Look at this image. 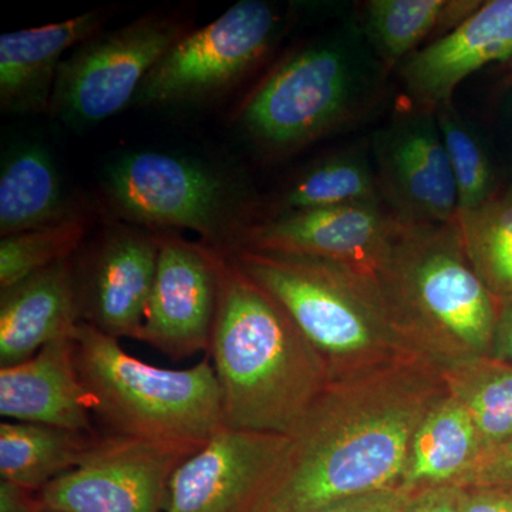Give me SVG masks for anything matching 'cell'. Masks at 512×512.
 <instances>
[{
  "instance_id": "cell-17",
  "label": "cell",
  "mask_w": 512,
  "mask_h": 512,
  "mask_svg": "<svg viewBox=\"0 0 512 512\" xmlns=\"http://www.w3.org/2000/svg\"><path fill=\"white\" fill-rule=\"evenodd\" d=\"M0 416L97 433L89 393L77 369L73 336L53 340L19 365L0 367Z\"/></svg>"
},
{
  "instance_id": "cell-24",
  "label": "cell",
  "mask_w": 512,
  "mask_h": 512,
  "mask_svg": "<svg viewBox=\"0 0 512 512\" xmlns=\"http://www.w3.org/2000/svg\"><path fill=\"white\" fill-rule=\"evenodd\" d=\"M372 163L365 151L356 148L320 158L289 181L276 212L382 204Z\"/></svg>"
},
{
  "instance_id": "cell-12",
  "label": "cell",
  "mask_w": 512,
  "mask_h": 512,
  "mask_svg": "<svg viewBox=\"0 0 512 512\" xmlns=\"http://www.w3.org/2000/svg\"><path fill=\"white\" fill-rule=\"evenodd\" d=\"M291 437L224 427L175 470L163 512H259Z\"/></svg>"
},
{
  "instance_id": "cell-11",
  "label": "cell",
  "mask_w": 512,
  "mask_h": 512,
  "mask_svg": "<svg viewBox=\"0 0 512 512\" xmlns=\"http://www.w3.org/2000/svg\"><path fill=\"white\" fill-rule=\"evenodd\" d=\"M383 204L406 224H456V181L436 111L410 107L372 141Z\"/></svg>"
},
{
  "instance_id": "cell-1",
  "label": "cell",
  "mask_w": 512,
  "mask_h": 512,
  "mask_svg": "<svg viewBox=\"0 0 512 512\" xmlns=\"http://www.w3.org/2000/svg\"><path fill=\"white\" fill-rule=\"evenodd\" d=\"M447 393L441 369L421 356L333 380L291 437L259 512H305L399 487L410 444Z\"/></svg>"
},
{
  "instance_id": "cell-5",
  "label": "cell",
  "mask_w": 512,
  "mask_h": 512,
  "mask_svg": "<svg viewBox=\"0 0 512 512\" xmlns=\"http://www.w3.org/2000/svg\"><path fill=\"white\" fill-rule=\"evenodd\" d=\"M73 340L80 379L104 433L202 447L224 429L210 360L184 370L150 366L82 322Z\"/></svg>"
},
{
  "instance_id": "cell-18",
  "label": "cell",
  "mask_w": 512,
  "mask_h": 512,
  "mask_svg": "<svg viewBox=\"0 0 512 512\" xmlns=\"http://www.w3.org/2000/svg\"><path fill=\"white\" fill-rule=\"evenodd\" d=\"M107 10L0 36V107L6 113L49 111L63 56L103 28Z\"/></svg>"
},
{
  "instance_id": "cell-10",
  "label": "cell",
  "mask_w": 512,
  "mask_h": 512,
  "mask_svg": "<svg viewBox=\"0 0 512 512\" xmlns=\"http://www.w3.org/2000/svg\"><path fill=\"white\" fill-rule=\"evenodd\" d=\"M200 448L101 431L79 466L37 497L55 512H163L175 470Z\"/></svg>"
},
{
  "instance_id": "cell-3",
  "label": "cell",
  "mask_w": 512,
  "mask_h": 512,
  "mask_svg": "<svg viewBox=\"0 0 512 512\" xmlns=\"http://www.w3.org/2000/svg\"><path fill=\"white\" fill-rule=\"evenodd\" d=\"M373 272L417 355L439 367L491 355L500 302L474 271L456 224L396 218Z\"/></svg>"
},
{
  "instance_id": "cell-2",
  "label": "cell",
  "mask_w": 512,
  "mask_h": 512,
  "mask_svg": "<svg viewBox=\"0 0 512 512\" xmlns=\"http://www.w3.org/2000/svg\"><path fill=\"white\" fill-rule=\"evenodd\" d=\"M208 352L228 429L292 437L330 384L322 357L281 303L225 252Z\"/></svg>"
},
{
  "instance_id": "cell-27",
  "label": "cell",
  "mask_w": 512,
  "mask_h": 512,
  "mask_svg": "<svg viewBox=\"0 0 512 512\" xmlns=\"http://www.w3.org/2000/svg\"><path fill=\"white\" fill-rule=\"evenodd\" d=\"M434 111L456 181L458 215L477 210L497 195L490 157L481 138L453 104H441Z\"/></svg>"
},
{
  "instance_id": "cell-6",
  "label": "cell",
  "mask_w": 512,
  "mask_h": 512,
  "mask_svg": "<svg viewBox=\"0 0 512 512\" xmlns=\"http://www.w3.org/2000/svg\"><path fill=\"white\" fill-rule=\"evenodd\" d=\"M365 42L348 30L286 57L239 110L251 143L266 157L289 156L360 119L384 69Z\"/></svg>"
},
{
  "instance_id": "cell-30",
  "label": "cell",
  "mask_w": 512,
  "mask_h": 512,
  "mask_svg": "<svg viewBox=\"0 0 512 512\" xmlns=\"http://www.w3.org/2000/svg\"><path fill=\"white\" fill-rule=\"evenodd\" d=\"M414 494L412 490L399 485L305 512H404Z\"/></svg>"
},
{
  "instance_id": "cell-8",
  "label": "cell",
  "mask_w": 512,
  "mask_h": 512,
  "mask_svg": "<svg viewBox=\"0 0 512 512\" xmlns=\"http://www.w3.org/2000/svg\"><path fill=\"white\" fill-rule=\"evenodd\" d=\"M190 30L185 20L165 15L100 30L64 57L50 114L73 130H86L133 106L147 74Z\"/></svg>"
},
{
  "instance_id": "cell-4",
  "label": "cell",
  "mask_w": 512,
  "mask_h": 512,
  "mask_svg": "<svg viewBox=\"0 0 512 512\" xmlns=\"http://www.w3.org/2000/svg\"><path fill=\"white\" fill-rule=\"evenodd\" d=\"M239 268L274 296L333 380L419 356L397 328L375 272L316 256L239 248Z\"/></svg>"
},
{
  "instance_id": "cell-19",
  "label": "cell",
  "mask_w": 512,
  "mask_h": 512,
  "mask_svg": "<svg viewBox=\"0 0 512 512\" xmlns=\"http://www.w3.org/2000/svg\"><path fill=\"white\" fill-rule=\"evenodd\" d=\"M73 258L0 289V367L19 365L79 325Z\"/></svg>"
},
{
  "instance_id": "cell-7",
  "label": "cell",
  "mask_w": 512,
  "mask_h": 512,
  "mask_svg": "<svg viewBox=\"0 0 512 512\" xmlns=\"http://www.w3.org/2000/svg\"><path fill=\"white\" fill-rule=\"evenodd\" d=\"M103 195L117 217L147 231L191 229L208 247L231 254L255 221L245 191L194 158L130 151L114 158Z\"/></svg>"
},
{
  "instance_id": "cell-35",
  "label": "cell",
  "mask_w": 512,
  "mask_h": 512,
  "mask_svg": "<svg viewBox=\"0 0 512 512\" xmlns=\"http://www.w3.org/2000/svg\"><path fill=\"white\" fill-rule=\"evenodd\" d=\"M40 512H55V511L46 510V508H45V507H43V510H42V511H40Z\"/></svg>"
},
{
  "instance_id": "cell-20",
  "label": "cell",
  "mask_w": 512,
  "mask_h": 512,
  "mask_svg": "<svg viewBox=\"0 0 512 512\" xmlns=\"http://www.w3.org/2000/svg\"><path fill=\"white\" fill-rule=\"evenodd\" d=\"M84 218L70 200L45 147L20 144L3 156L0 170V235L22 234Z\"/></svg>"
},
{
  "instance_id": "cell-25",
  "label": "cell",
  "mask_w": 512,
  "mask_h": 512,
  "mask_svg": "<svg viewBox=\"0 0 512 512\" xmlns=\"http://www.w3.org/2000/svg\"><path fill=\"white\" fill-rule=\"evenodd\" d=\"M447 392L466 407L484 450L512 440V366L491 356L440 367Z\"/></svg>"
},
{
  "instance_id": "cell-15",
  "label": "cell",
  "mask_w": 512,
  "mask_h": 512,
  "mask_svg": "<svg viewBox=\"0 0 512 512\" xmlns=\"http://www.w3.org/2000/svg\"><path fill=\"white\" fill-rule=\"evenodd\" d=\"M394 221L382 204L275 212L252 224L239 248L316 256L373 272L386 251Z\"/></svg>"
},
{
  "instance_id": "cell-29",
  "label": "cell",
  "mask_w": 512,
  "mask_h": 512,
  "mask_svg": "<svg viewBox=\"0 0 512 512\" xmlns=\"http://www.w3.org/2000/svg\"><path fill=\"white\" fill-rule=\"evenodd\" d=\"M456 485L512 488V440L484 450Z\"/></svg>"
},
{
  "instance_id": "cell-26",
  "label": "cell",
  "mask_w": 512,
  "mask_h": 512,
  "mask_svg": "<svg viewBox=\"0 0 512 512\" xmlns=\"http://www.w3.org/2000/svg\"><path fill=\"white\" fill-rule=\"evenodd\" d=\"M461 241L474 271L498 302L512 299V191L458 215Z\"/></svg>"
},
{
  "instance_id": "cell-13",
  "label": "cell",
  "mask_w": 512,
  "mask_h": 512,
  "mask_svg": "<svg viewBox=\"0 0 512 512\" xmlns=\"http://www.w3.org/2000/svg\"><path fill=\"white\" fill-rule=\"evenodd\" d=\"M157 232L113 225L73 256L80 322L119 340H140L156 279Z\"/></svg>"
},
{
  "instance_id": "cell-33",
  "label": "cell",
  "mask_w": 512,
  "mask_h": 512,
  "mask_svg": "<svg viewBox=\"0 0 512 512\" xmlns=\"http://www.w3.org/2000/svg\"><path fill=\"white\" fill-rule=\"evenodd\" d=\"M43 505L35 491L0 480V512H40Z\"/></svg>"
},
{
  "instance_id": "cell-34",
  "label": "cell",
  "mask_w": 512,
  "mask_h": 512,
  "mask_svg": "<svg viewBox=\"0 0 512 512\" xmlns=\"http://www.w3.org/2000/svg\"><path fill=\"white\" fill-rule=\"evenodd\" d=\"M490 356L512 366V299L500 302Z\"/></svg>"
},
{
  "instance_id": "cell-14",
  "label": "cell",
  "mask_w": 512,
  "mask_h": 512,
  "mask_svg": "<svg viewBox=\"0 0 512 512\" xmlns=\"http://www.w3.org/2000/svg\"><path fill=\"white\" fill-rule=\"evenodd\" d=\"M140 340L173 359L210 350L224 252L165 232Z\"/></svg>"
},
{
  "instance_id": "cell-16",
  "label": "cell",
  "mask_w": 512,
  "mask_h": 512,
  "mask_svg": "<svg viewBox=\"0 0 512 512\" xmlns=\"http://www.w3.org/2000/svg\"><path fill=\"white\" fill-rule=\"evenodd\" d=\"M512 57V0L484 2L448 35L400 64V79L414 106L436 110L451 103L458 84L481 67Z\"/></svg>"
},
{
  "instance_id": "cell-22",
  "label": "cell",
  "mask_w": 512,
  "mask_h": 512,
  "mask_svg": "<svg viewBox=\"0 0 512 512\" xmlns=\"http://www.w3.org/2000/svg\"><path fill=\"white\" fill-rule=\"evenodd\" d=\"M477 0H370L363 10V36L384 69L416 52L433 33L448 35L476 13Z\"/></svg>"
},
{
  "instance_id": "cell-23",
  "label": "cell",
  "mask_w": 512,
  "mask_h": 512,
  "mask_svg": "<svg viewBox=\"0 0 512 512\" xmlns=\"http://www.w3.org/2000/svg\"><path fill=\"white\" fill-rule=\"evenodd\" d=\"M97 433H82L43 424L0 423V480L39 493L79 466Z\"/></svg>"
},
{
  "instance_id": "cell-31",
  "label": "cell",
  "mask_w": 512,
  "mask_h": 512,
  "mask_svg": "<svg viewBox=\"0 0 512 512\" xmlns=\"http://www.w3.org/2000/svg\"><path fill=\"white\" fill-rule=\"evenodd\" d=\"M460 512H512V488H461Z\"/></svg>"
},
{
  "instance_id": "cell-32",
  "label": "cell",
  "mask_w": 512,
  "mask_h": 512,
  "mask_svg": "<svg viewBox=\"0 0 512 512\" xmlns=\"http://www.w3.org/2000/svg\"><path fill=\"white\" fill-rule=\"evenodd\" d=\"M461 487L441 485L413 495L404 512H460Z\"/></svg>"
},
{
  "instance_id": "cell-21",
  "label": "cell",
  "mask_w": 512,
  "mask_h": 512,
  "mask_svg": "<svg viewBox=\"0 0 512 512\" xmlns=\"http://www.w3.org/2000/svg\"><path fill=\"white\" fill-rule=\"evenodd\" d=\"M483 451V440L470 413L447 392L417 427L400 485L413 493L456 485Z\"/></svg>"
},
{
  "instance_id": "cell-28",
  "label": "cell",
  "mask_w": 512,
  "mask_h": 512,
  "mask_svg": "<svg viewBox=\"0 0 512 512\" xmlns=\"http://www.w3.org/2000/svg\"><path fill=\"white\" fill-rule=\"evenodd\" d=\"M86 218L9 235L0 241V289L73 258L86 238Z\"/></svg>"
},
{
  "instance_id": "cell-9",
  "label": "cell",
  "mask_w": 512,
  "mask_h": 512,
  "mask_svg": "<svg viewBox=\"0 0 512 512\" xmlns=\"http://www.w3.org/2000/svg\"><path fill=\"white\" fill-rule=\"evenodd\" d=\"M279 28L281 18L271 3H235L214 22L190 30L161 57L133 106H183L221 96L264 59Z\"/></svg>"
}]
</instances>
